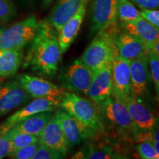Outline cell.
I'll return each instance as SVG.
<instances>
[{
  "mask_svg": "<svg viewBox=\"0 0 159 159\" xmlns=\"http://www.w3.org/2000/svg\"><path fill=\"white\" fill-rule=\"evenodd\" d=\"M93 74L80 59L75 60L61 71L59 76L61 87L66 91L87 95Z\"/></svg>",
  "mask_w": 159,
  "mask_h": 159,
  "instance_id": "obj_4",
  "label": "cell"
},
{
  "mask_svg": "<svg viewBox=\"0 0 159 159\" xmlns=\"http://www.w3.org/2000/svg\"><path fill=\"white\" fill-rule=\"evenodd\" d=\"M3 31H4V29L3 28H0V35H2V33Z\"/></svg>",
  "mask_w": 159,
  "mask_h": 159,
  "instance_id": "obj_38",
  "label": "cell"
},
{
  "mask_svg": "<svg viewBox=\"0 0 159 159\" xmlns=\"http://www.w3.org/2000/svg\"><path fill=\"white\" fill-rule=\"evenodd\" d=\"M137 142L142 141H156L159 142V122L155 128L147 132H138L134 135Z\"/></svg>",
  "mask_w": 159,
  "mask_h": 159,
  "instance_id": "obj_32",
  "label": "cell"
},
{
  "mask_svg": "<svg viewBox=\"0 0 159 159\" xmlns=\"http://www.w3.org/2000/svg\"><path fill=\"white\" fill-rule=\"evenodd\" d=\"M89 0H80L78 9L57 31V38L61 50L65 53L78 34L88 7Z\"/></svg>",
  "mask_w": 159,
  "mask_h": 159,
  "instance_id": "obj_14",
  "label": "cell"
},
{
  "mask_svg": "<svg viewBox=\"0 0 159 159\" xmlns=\"http://www.w3.org/2000/svg\"><path fill=\"white\" fill-rule=\"evenodd\" d=\"M31 98L17 80L7 82L0 88V116L27 102Z\"/></svg>",
  "mask_w": 159,
  "mask_h": 159,
  "instance_id": "obj_13",
  "label": "cell"
},
{
  "mask_svg": "<svg viewBox=\"0 0 159 159\" xmlns=\"http://www.w3.org/2000/svg\"><path fill=\"white\" fill-rule=\"evenodd\" d=\"M148 142H150L151 144L153 145L157 152L159 153V142H156V141H148Z\"/></svg>",
  "mask_w": 159,
  "mask_h": 159,
  "instance_id": "obj_37",
  "label": "cell"
},
{
  "mask_svg": "<svg viewBox=\"0 0 159 159\" xmlns=\"http://www.w3.org/2000/svg\"><path fill=\"white\" fill-rule=\"evenodd\" d=\"M122 102L126 105L133 122L139 132L152 130L158 123L159 119L149 108V106L139 101L131 94L125 97Z\"/></svg>",
  "mask_w": 159,
  "mask_h": 159,
  "instance_id": "obj_10",
  "label": "cell"
},
{
  "mask_svg": "<svg viewBox=\"0 0 159 159\" xmlns=\"http://www.w3.org/2000/svg\"><path fill=\"white\" fill-rule=\"evenodd\" d=\"M112 63H111L94 72L87 96L99 106L112 95Z\"/></svg>",
  "mask_w": 159,
  "mask_h": 159,
  "instance_id": "obj_11",
  "label": "cell"
},
{
  "mask_svg": "<svg viewBox=\"0 0 159 159\" xmlns=\"http://www.w3.org/2000/svg\"><path fill=\"white\" fill-rule=\"evenodd\" d=\"M63 158L64 156L61 152L39 143V148L33 159H60Z\"/></svg>",
  "mask_w": 159,
  "mask_h": 159,
  "instance_id": "obj_28",
  "label": "cell"
},
{
  "mask_svg": "<svg viewBox=\"0 0 159 159\" xmlns=\"http://www.w3.org/2000/svg\"><path fill=\"white\" fill-rule=\"evenodd\" d=\"M39 146V142L33 143L15 151L8 156L14 159H31L33 158Z\"/></svg>",
  "mask_w": 159,
  "mask_h": 159,
  "instance_id": "obj_29",
  "label": "cell"
},
{
  "mask_svg": "<svg viewBox=\"0 0 159 159\" xmlns=\"http://www.w3.org/2000/svg\"><path fill=\"white\" fill-rule=\"evenodd\" d=\"M90 36L117 25V0H89Z\"/></svg>",
  "mask_w": 159,
  "mask_h": 159,
  "instance_id": "obj_7",
  "label": "cell"
},
{
  "mask_svg": "<svg viewBox=\"0 0 159 159\" xmlns=\"http://www.w3.org/2000/svg\"><path fill=\"white\" fill-rule=\"evenodd\" d=\"M99 107L102 114L114 127L125 132L134 133V135L139 132L126 105L118 97L112 94Z\"/></svg>",
  "mask_w": 159,
  "mask_h": 159,
  "instance_id": "obj_8",
  "label": "cell"
},
{
  "mask_svg": "<svg viewBox=\"0 0 159 159\" xmlns=\"http://www.w3.org/2000/svg\"><path fill=\"white\" fill-rule=\"evenodd\" d=\"M23 49H0V77L13 76L23 62Z\"/></svg>",
  "mask_w": 159,
  "mask_h": 159,
  "instance_id": "obj_21",
  "label": "cell"
},
{
  "mask_svg": "<svg viewBox=\"0 0 159 159\" xmlns=\"http://www.w3.org/2000/svg\"><path fill=\"white\" fill-rule=\"evenodd\" d=\"M52 116V114L49 111L32 115L18 122L12 128L17 132L25 133L39 136Z\"/></svg>",
  "mask_w": 159,
  "mask_h": 159,
  "instance_id": "obj_22",
  "label": "cell"
},
{
  "mask_svg": "<svg viewBox=\"0 0 159 159\" xmlns=\"http://www.w3.org/2000/svg\"><path fill=\"white\" fill-rule=\"evenodd\" d=\"M39 137V143L61 152L64 157L67 156L70 146L53 115Z\"/></svg>",
  "mask_w": 159,
  "mask_h": 159,
  "instance_id": "obj_17",
  "label": "cell"
},
{
  "mask_svg": "<svg viewBox=\"0 0 159 159\" xmlns=\"http://www.w3.org/2000/svg\"><path fill=\"white\" fill-rule=\"evenodd\" d=\"M117 19L121 23H128L138 19L142 16L140 11L130 0H117Z\"/></svg>",
  "mask_w": 159,
  "mask_h": 159,
  "instance_id": "obj_23",
  "label": "cell"
},
{
  "mask_svg": "<svg viewBox=\"0 0 159 159\" xmlns=\"http://www.w3.org/2000/svg\"><path fill=\"white\" fill-rule=\"evenodd\" d=\"M131 94L148 106L151 100L150 73L148 54H144L130 61Z\"/></svg>",
  "mask_w": 159,
  "mask_h": 159,
  "instance_id": "obj_6",
  "label": "cell"
},
{
  "mask_svg": "<svg viewBox=\"0 0 159 159\" xmlns=\"http://www.w3.org/2000/svg\"><path fill=\"white\" fill-rule=\"evenodd\" d=\"M80 0H57L48 18L49 22L58 31L76 13Z\"/></svg>",
  "mask_w": 159,
  "mask_h": 159,
  "instance_id": "obj_20",
  "label": "cell"
},
{
  "mask_svg": "<svg viewBox=\"0 0 159 159\" xmlns=\"http://www.w3.org/2000/svg\"><path fill=\"white\" fill-rule=\"evenodd\" d=\"M122 158L109 149H99V150H89L84 156V158L90 159H107V158Z\"/></svg>",
  "mask_w": 159,
  "mask_h": 159,
  "instance_id": "obj_31",
  "label": "cell"
},
{
  "mask_svg": "<svg viewBox=\"0 0 159 159\" xmlns=\"http://www.w3.org/2000/svg\"><path fill=\"white\" fill-rule=\"evenodd\" d=\"M55 119L61 127L69 146L76 147L89 135L78 121L63 109H58L54 114Z\"/></svg>",
  "mask_w": 159,
  "mask_h": 159,
  "instance_id": "obj_16",
  "label": "cell"
},
{
  "mask_svg": "<svg viewBox=\"0 0 159 159\" xmlns=\"http://www.w3.org/2000/svg\"><path fill=\"white\" fill-rule=\"evenodd\" d=\"M142 9H159V0H130Z\"/></svg>",
  "mask_w": 159,
  "mask_h": 159,
  "instance_id": "obj_34",
  "label": "cell"
},
{
  "mask_svg": "<svg viewBox=\"0 0 159 159\" xmlns=\"http://www.w3.org/2000/svg\"><path fill=\"white\" fill-rule=\"evenodd\" d=\"M13 135L11 139L10 152L7 156L13 153L15 151L24 148V147L33 144V143L38 142L39 141V137L38 136H35V135L25 134V133L21 132H17V131H16L13 128Z\"/></svg>",
  "mask_w": 159,
  "mask_h": 159,
  "instance_id": "obj_24",
  "label": "cell"
},
{
  "mask_svg": "<svg viewBox=\"0 0 159 159\" xmlns=\"http://www.w3.org/2000/svg\"><path fill=\"white\" fill-rule=\"evenodd\" d=\"M148 52H153L154 53H156V54L159 55V39L150 47V49H149Z\"/></svg>",
  "mask_w": 159,
  "mask_h": 159,
  "instance_id": "obj_35",
  "label": "cell"
},
{
  "mask_svg": "<svg viewBox=\"0 0 159 159\" xmlns=\"http://www.w3.org/2000/svg\"><path fill=\"white\" fill-rule=\"evenodd\" d=\"M1 85H2V84H1V82H0V88H1Z\"/></svg>",
  "mask_w": 159,
  "mask_h": 159,
  "instance_id": "obj_39",
  "label": "cell"
},
{
  "mask_svg": "<svg viewBox=\"0 0 159 159\" xmlns=\"http://www.w3.org/2000/svg\"><path fill=\"white\" fill-rule=\"evenodd\" d=\"M148 57L150 77L153 82L157 98L159 101V55L153 52H148Z\"/></svg>",
  "mask_w": 159,
  "mask_h": 159,
  "instance_id": "obj_25",
  "label": "cell"
},
{
  "mask_svg": "<svg viewBox=\"0 0 159 159\" xmlns=\"http://www.w3.org/2000/svg\"><path fill=\"white\" fill-rule=\"evenodd\" d=\"M60 106L80 123L89 138L102 130V112L98 105L90 99L65 90Z\"/></svg>",
  "mask_w": 159,
  "mask_h": 159,
  "instance_id": "obj_2",
  "label": "cell"
},
{
  "mask_svg": "<svg viewBox=\"0 0 159 159\" xmlns=\"http://www.w3.org/2000/svg\"><path fill=\"white\" fill-rule=\"evenodd\" d=\"M117 56L132 61L144 54H148L146 46L134 35L123 31L116 36Z\"/></svg>",
  "mask_w": 159,
  "mask_h": 159,
  "instance_id": "obj_19",
  "label": "cell"
},
{
  "mask_svg": "<svg viewBox=\"0 0 159 159\" xmlns=\"http://www.w3.org/2000/svg\"><path fill=\"white\" fill-rule=\"evenodd\" d=\"M61 99L52 98H35L34 100L26 105L24 108L17 111L11 116L6 119V121L1 126L4 130H7L11 128L13 125L22 119L30 116L32 115L43 112H52L60 106Z\"/></svg>",
  "mask_w": 159,
  "mask_h": 159,
  "instance_id": "obj_12",
  "label": "cell"
},
{
  "mask_svg": "<svg viewBox=\"0 0 159 159\" xmlns=\"http://www.w3.org/2000/svg\"><path fill=\"white\" fill-rule=\"evenodd\" d=\"M139 158L143 159H159V153L150 142H139L135 148Z\"/></svg>",
  "mask_w": 159,
  "mask_h": 159,
  "instance_id": "obj_26",
  "label": "cell"
},
{
  "mask_svg": "<svg viewBox=\"0 0 159 159\" xmlns=\"http://www.w3.org/2000/svg\"><path fill=\"white\" fill-rule=\"evenodd\" d=\"M140 14L147 21L159 28V9H142Z\"/></svg>",
  "mask_w": 159,
  "mask_h": 159,
  "instance_id": "obj_33",
  "label": "cell"
},
{
  "mask_svg": "<svg viewBox=\"0 0 159 159\" xmlns=\"http://www.w3.org/2000/svg\"><path fill=\"white\" fill-rule=\"evenodd\" d=\"M16 9L10 0H0V21H7L14 16Z\"/></svg>",
  "mask_w": 159,
  "mask_h": 159,
  "instance_id": "obj_30",
  "label": "cell"
},
{
  "mask_svg": "<svg viewBox=\"0 0 159 159\" xmlns=\"http://www.w3.org/2000/svg\"><path fill=\"white\" fill-rule=\"evenodd\" d=\"M119 27L140 39L146 46L147 51L159 39V28L142 16L128 23H121Z\"/></svg>",
  "mask_w": 159,
  "mask_h": 159,
  "instance_id": "obj_18",
  "label": "cell"
},
{
  "mask_svg": "<svg viewBox=\"0 0 159 159\" xmlns=\"http://www.w3.org/2000/svg\"><path fill=\"white\" fill-rule=\"evenodd\" d=\"M130 64V61L119 56L112 62V94L122 101L131 94Z\"/></svg>",
  "mask_w": 159,
  "mask_h": 159,
  "instance_id": "obj_15",
  "label": "cell"
},
{
  "mask_svg": "<svg viewBox=\"0 0 159 159\" xmlns=\"http://www.w3.org/2000/svg\"><path fill=\"white\" fill-rule=\"evenodd\" d=\"M39 23L35 16H30L4 30L0 35V49H23L33 39Z\"/></svg>",
  "mask_w": 159,
  "mask_h": 159,
  "instance_id": "obj_5",
  "label": "cell"
},
{
  "mask_svg": "<svg viewBox=\"0 0 159 159\" xmlns=\"http://www.w3.org/2000/svg\"><path fill=\"white\" fill-rule=\"evenodd\" d=\"M118 25L99 32L81 55L80 59L93 72L112 63L117 56L116 36Z\"/></svg>",
  "mask_w": 159,
  "mask_h": 159,
  "instance_id": "obj_3",
  "label": "cell"
},
{
  "mask_svg": "<svg viewBox=\"0 0 159 159\" xmlns=\"http://www.w3.org/2000/svg\"><path fill=\"white\" fill-rule=\"evenodd\" d=\"M13 135V128L5 130L0 125V158H3L8 155Z\"/></svg>",
  "mask_w": 159,
  "mask_h": 159,
  "instance_id": "obj_27",
  "label": "cell"
},
{
  "mask_svg": "<svg viewBox=\"0 0 159 159\" xmlns=\"http://www.w3.org/2000/svg\"><path fill=\"white\" fill-rule=\"evenodd\" d=\"M17 80L23 89L34 98L62 99L65 90L50 81L27 74L17 76Z\"/></svg>",
  "mask_w": 159,
  "mask_h": 159,
  "instance_id": "obj_9",
  "label": "cell"
},
{
  "mask_svg": "<svg viewBox=\"0 0 159 159\" xmlns=\"http://www.w3.org/2000/svg\"><path fill=\"white\" fill-rule=\"evenodd\" d=\"M56 29L43 20L39 23L35 34L30 41L23 66L38 74L53 77L57 74L62 57Z\"/></svg>",
  "mask_w": 159,
  "mask_h": 159,
  "instance_id": "obj_1",
  "label": "cell"
},
{
  "mask_svg": "<svg viewBox=\"0 0 159 159\" xmlns=\"http://www.w3.org/2000/svg\"><path fill=\"white\" fill-rule=\"evenodd\" d=\"M53 0H43L42 1V5H41V7L43 9L47 8V7H49V5L52 2Z\"/></svg>",
  "mask_w": 159,
  "mask_h": 159,
  "instance_id": "obj_36",
  "label": "cell"
}]
</instances>
